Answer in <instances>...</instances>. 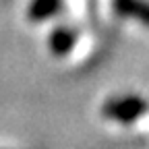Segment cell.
<instances>
[{
    "label": "cell",
    "mask_w": 149,
    "mask_h": 149,
    "mask_svg": "<svg viewBox=\"0 0 149 149\" xmlns=\"http://www.w3.org/2000/svg\"><path fill=\"white\" fill-rule=\"evenodd\" d=\"M145 110H147V104L141 97H137V95L110 100L102 108L104 116L110 118V120H116V122H133V120H137L143 114Z\"/></svg>",
    "instance_id": "obj_1"
},
{
    "label": "cell",
    "mask_w": 149,
    "mask_h": 149,
    "mask_svg": "<svg viewBox=\"0 0 149 149\" xmlns=\"http://www.w3.org/2000/svg\"><path fill=\"white\" fill-rule=\"evenodd\" d=\"M114 8L122 17H130L149 25V4L143 0H114Z\"/></svg>",
    "instance_id": "obj_2"
},
{
    "label": "cell",
    "mask_w": 149,
    "mask_h": 149,
    "mask_svg": "<svg viewBox=\"0 0 149 149\" xmlns=\"http://www.w3.org/2000/svg\"><path fill=\"white\" fill-rule=\"evenodd\" d=\"M72 44H74V33L70 29H62L60 27V29H56L50 35V48H52L54 54H58V56L66 54L72 48Z\"/></svg>",
    "instance_id": "obj_3"
},
{
    "label": "cell",
    "mask_w": 149,
    "mask_h": 149,
    "mask_svg": "<svg viewBox=\"0 0 149 149\" xmlns=\"http://www.w3.org/2000/svg\"><path fill=\"white\" fill-rule=\"evenodd\" d=\"M60 8V0H33L29 6V17L33 21H44V19L52 17Z\"/></svg>",
    "instance_id": "obj_4"
}]
</instances>
